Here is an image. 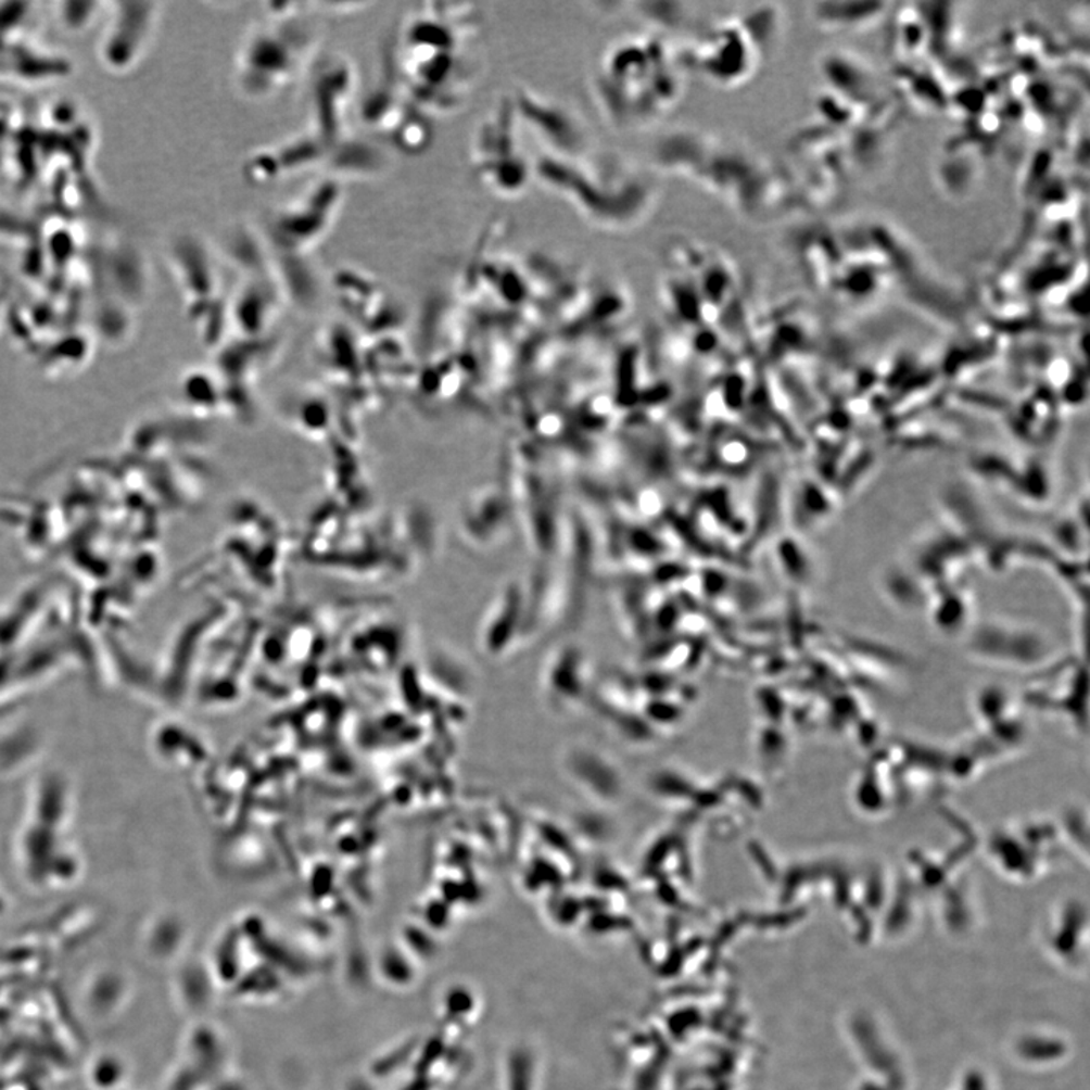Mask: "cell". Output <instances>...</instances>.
I'll use <instances>...</instances> for the list:
<instances>
[{
    "mask_svg": "<svg viewBox=\"0 0 1090 1090\" xmlns=\"http://www.w3.org/2000/svg\"><path fill=\"white\" fill-rule=\"evenodd\" d=\"M686 67L667 36L633 33L612 41L591 76V94L610 128H650L674 113L686 91Z\"/></svg>",
    "mask_w": 1090,
    "mask_h": 1090,
    "instance_id": "2",
    "label": "cell"
},
{
    "mask_svg": "<svg viewBox=\"0 0 1090 1090\" xmlns=\"http://www.w3.org/2000/svg\"><path fill=\"white\" fill-rule=\"evenodd\" d=\"M750 15H723L694 29L679 49L686 71L700 75L713 87L743 86L758 65L759 40Z\"/></svg>",
    "mask_w": 1090,
    "mask_h": 1090,
    "instance_id": "7",
    "label": "cell"
},
{
    "mask_svg": "<svg viewBox=\"0 0 1090 1090\" xmlns=\"http://www.w3.org/2000/svg\"><path fill=\"white\" fill-rule=\"evenodd\" d=\"M343 180L329 176L310 186L305 193L271 211L267 230V251L286 255L297 263L320 244L340 213L343 203Z\"/></svg>",
    "mask_w": 1090,
    "mask_h": 1090,
    "instance_id": "8",
    "label": "cell"
},
{
    "mask_svg": "<svg viewBox=\"0 0 1090 1090\" xmlns=\"http://www.w3.org/2000/svg\"><path fill=\"white\" fill-rule=\"evenodd\" d=\"M478 26V14L467 3H428L406 18L395 75L421 113L447 115L462 109L478 76L470 48Z\"/></svg>",
    "mask_w": 1090,
    "mask_h": 1090,
    "instance_id": "1",
    "label": "cell"
},
{
    "mask_svg": "<svg viewBox=\"0 0 1090 1090\" xmlns=\"http://www.w3.org/2000/svg\"><path fill=\"white\" fill-rule=\"evenodd\" d=\"M535 182L603 232L646 225L659 203V186L632 161L596 148L573 156L533 153Z\"/></svg>",
    "mask_w": 1090,
    "mask_h": 1090,
    "instance_id": "3",
    "label": "cell"
},
{
    "mask_svg": "<svg viewBox=\"0 0 1090 1090\" xmlns=\"http://www.w3.org/2000/svg\"><path fill=\"white\" fill-rule=\"evenodd\" d=\"M740 145L710 130L673 129L654 149L656 170L693 183L736 213H753L756 165Z\"/></svg>",
    "mask_w": 1090,
    "mask_h": 1090,
    "instance_id": "5",
    "label": "cell"
},
{
    "mask_svg": "<svg viewBox=\"0 0 1090 1090\" xmlns=\"http://www.w3.org/2000/svg\"><path fill=\"white\" fill-rule=\"evenodd\" d=\"M355 72L343 58H329L314 72L309 94L310 134L330 143L345 140Z\"/></svg>",
    "mask_w": 1090,
    "mask_h": 1090,
    "instance_id": "9",
    "label": "cell"
},
{
    "mask_svg": "<svg viewBox=\"0 0 1090 1090\" xmlns=\"http://www.w3.org/2000/svg\"><path fill=\"white\" fill-rule=\"evenodd\" d=\"M528 140L510 98L495 105L476 129L471 164L476 178L494 195L520 198L535 182Z\"/></svg>",
    "mask_w": 1090,
    "mask_h": 1090,
    "instance_id": "6",
    "label": "cell"
},
{
    "mask_svg": "<svg viewBox=\"0 0 1090 1090\" xmlns=\"http://www.w3.org/2000/svg\"><path fill=\"white\" fill-rule=\"evenodd\" d=\"M302 3H268L245 34L233 64L238 93L266 102L293 88L316 65L320 34Z\"/></svg>",
    "mask_w": 1090,
    "mask_h": 1090,
    "instance_id": "4",
    "label": "cell"
}]
</instances>
